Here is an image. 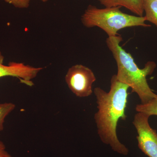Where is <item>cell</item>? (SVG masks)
<instances>
[{"mask_svg":"<svg viewBox=\"0 0 157 157\" xmlns=\"http://www.w3.org/2000/svg\"><path fill=\"white\" fill-rule=\"evenodd\" d=\"M129 86L118 80L116 75L110 80V90L108 93L100 87L94 89L97 99L98 112L94 115L98 132L102 142L109 145L113 150L121 155H127L129 150L119 140L117 127L120 119L127 118L128 93Z\"/></svg>","mask_w":157,"mask_h":157,"instance_id":"obj_1","label":"cell"},{"mask_svg":"<svg viewBox=\"0 0 157 157\" xmlns=\"http://www.w3.org/2000/svg\"><path fill=\"white\" fill-rule=\"evenodd\" d=\"M122 38L120 35L108 37L106 40L107 47L111 52L117 67V77L119 81L128 85L132 93L137 94L144 104L156 98L147 83V76L151 75L156 67L154 62H148L143 69H140L130 53L120 45Z\"/></svg>","mask_w":157,"mask_h":157,"instance_id":"obj_2","label":"cell"},{"mask_svg":"<svg viewBox=\"0 0 157 157\" xmlns=\"http://www.w3.org/2000/svg\"><path fill=\"white\" fill-rule=\"evenodd\" d=\"M121 7L99 9L90 5L81 17L83 25L88 28L98 27L104 31L108 37L118 35L120 30L132 27H148L144 16H135L121 11Z\"/></svg>","mask_w":157,"mask_h":157,"instance_id":"obj_3","label":"cell"},{"mask_svg":"<svg viewBox=\"0 0 157 157\" xmlns=\"http://www.w3.org/2000/svg\"><path fill=\"white\" fill-rule=\"evenodd\" d=\"M68 87L77 97L86 98L92 94V85L96 78L92 70L81 64L74 65L65 76Z\"/></svg>","mask_w":157,"mask_h":157,"instance_id":"obj_4","label":"cell"},{"mask_svg":"<svg viewBox=\"0 0 157 157\" xmlns=\"http://www.w3.org/2000/svg\"><path fill=\"white\" fill-rule=\"evenodd\" d=\"M150 116L145 113L137 112L133 121L138 135V147L149 157H157V133L149 124Z\"/></svg>","mask_w":157,"mask_h":157,"instance_id":"obj_5","label":"cell"},{"mask_svg":"<svg viewBox=\"0 0 157 157\" xmlns=\"http://www.w3.org/2000/svg\"><path fill=\"white\" fill-rule=\"evenodd\" d=\"M4 56L0 51V78L6 76L16 77L21 83L28 86L34 85L32 79L36 78L39 72L43 69L16 62H10L6 66L4 64Z\"/></svg>","mask_w":157,"mask_h":157,"instance_id":"obj_6","label":"cell"},{"mask_svg":"<svg viewBox=\"0 0 157 157\" xmlns=\"http://www.w3.org/2000/svg\"><path fill=\"white\" fill-rule=\"evenodd\" d=\"M106 8L124 7L138 16H143L144 0H98Z\"/></svg>","mask_w":157,"mask_h":157,"instance_id":"obj_7","label":"cell"},{"mask_svg":"<svg viewBox=\"0 0 157 157\" xmlns=\"http://www.w3.org/2000/svg\"><path fill=\"white\" fill-rule=\"evenodd\" d=\"M144 10L146 21H149L157 27V2L144 0Z\"/></svg>","mask_w":157,"mask_h":157,"instance_id":"obj_8","label":"cell"},{"mask_svg":"<svg viewBox=\"0 0 157 157\" xmlns=\"http://www.w3.org/2000/svg\"><path fill=\"white\" fill-rule=\"evenodd\" d=\"M137 112H141L150 117L157 116V97L146 104H137L135 107Z\"/></svg>","mask_w":157,"mask_h":157,"instance_id":"obj_9","label":"cell"},{"mask_svg":"<svg viewBox=\"0 0 157 157\" xmlns=\"http://www.w3.org/2000/svg\"><path fill=\"white\" fill-rule=\"evenodd\" d=\"M15 105L12 103L0 104V132L4 130L5 119L14 109Z\"/></svg>","mask_w":157,"mask_h":157,"instance_id":"obj_10","label":"cell"},{"mask_svg":"<svg viewBox=\"0 0 157 157\" xmlns=\"http://www.w3.org/2000/svg\"><path fill=\"white\" fill-rule=\"evenodd\" d=\"M6 3L18 9H27L29 6L31 0H4Z\"/></svg>","mask_w":157,"mask_h":157,"instance_id":"obj_11","label":"cell"},{"mask_svg":"<svg viewBox=\"0 0 157 157\" xmlns=\"http://www.w3.org/2000/svg\"><path fill=\"white\" fill-rule=\"evenodd\" d=\"M0 157H12L6 151V145L0 140Z\"/></svg>","mask_w":157,"mask_h":157,"instance_id":"obj_12","label":"cell"},{"mask_svg":"<svg viewBox=\"0 0 157 157\" xmlns=\"http://www.w3.org/2000/svg\"><path fill=\"white\" fill-rule=\"evenodd\" d=\"M42 2H46L48 1V0H41Z\"/></svg>","mask_w":157,"mask_h":157,"instance_id":"obj_13","label":"cell"},{"mask_svg":"<svg viewBox=\"0 0 157 157\" xmlns=\"http://www.w3.org/2000/svg\"><path fill=\"white\" fill-rule=\"evenodd\" d=\"M153 1H156L157 2V0H153Z\"/></svg>","mask_w":157,"mask_h":157,"instance_id":"obj_14","label":"cell"}]
</instances>
